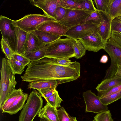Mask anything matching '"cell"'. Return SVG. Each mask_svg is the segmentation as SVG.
Masks as SVG:
<instances>
[{"label": "cell", "mask_w": 121, "mask_h": 121, "mask_svg": "<svg viewBox=\"0 0 121 121\" xmlns=\"http://www.w3.org/2000/svg\"><path fill=\"white\" fill-rule=\"evenodd\" d=\"M80 65L78 62L63 65L58 64L56 59L45 57L28 64L24 77L27 82L52 80L60 84L77 80L80 77Z\"/></svg>", "instance_id": "6da1fadb"}, {"label": "cell", "mask_w": 121, "mask_h": 121, "mask_svg": "<svg viewBox=\"0 0 121 121\" xmlns=\"http://www.w3.org/2000/svg\"><path fill=\"white\" fill-rule=\"evenodd\" d=\"M76 40L66 37L60 38L49 43L45 57L53 59H69L75 57L72 46Z\"/></svg>", "instance_id": "7a4b0ae2"}, {"label": "cell", "mask_w": 121, "mask_h": 121, "mask_svg": "<svg viewBox=\"0 0 121 121\" xmlns=\"http://www.w3.org/2000/svg\"><path fill=\"white\" fill-rule=\"evenodd\" d=\"M0 70V108L7 97L15 89L17 84L15 74L11 68L6 58L2 60Z\"/></svg>", "instance_id": "3957f363"}, {"label": "cell", "mask_w": 121, "mask_h": 121, "mask_svg": "<svg viewBox=\"0 0 121 121\" xmlns=\"http://www.w3.org/2000/svg\"><path fill=\"white\" fill-rule=\"evenodd\" d=\"M43 100L39 93L32 91L20 114L18 121H33L42 107Z\"/></svg>", "instance_id": "277c9868"}, {"label": "cell", "mask_w": 121, "mask_h": 121, "mask_svg": "<svg viewBox=\"0 0 121 121\" xmlns=\"http://www.w3.org/2000/svg\"><path fill=\"white\" fill-rule=\"evenodd\" d=\"M56 21L54 18L45 14H31L18 20H13L12 22L14 26L29 33L37 30L45 23Z\"/></svg>", "instance_id": "5b68a950"}, {"label": "cell", "mask_w": 121, "mask_h": 121, "mask_svg": "<svg viewBox=\"0 0 121 121\" xmlns=\"http://www.w3.org/2000/svg\"><path fill=\"white\" fill-rule=\"evenodd\" d=\"M13 20L1 15L0 16V30L2 38L12 50L16 53V26L12 23Z\"/></svg>", "instance_id": "8992f818"}, {"label": "cell", "mask_w": 121, "mask_h": 121, "mask_svg": "<svg viewBox=\"0 0 121 121\" xmlns=\"http://www.w3.org/2000/svg\"><path fill=\"white\" fill-rule=\"evenodd\" d=\"M66 9L64 17L58 22L69 29L79 24L93 12L81 9Z\"/></svg>", "instance_id": "52a82bcc"}, {"label": "cell", "mask_w": 121, "mask_h": 121, "mask_svg": "<svg viewBox=\"0 0 121 121\" xmlns=\"http://www.w3.org/2000/svg\"><path fill=\"white\" fill-rule=\"evenodd\" d=\"M82 95L86 104V112L98 113L108 110V106L104 104L98 96L91 90L84 92Z\"/></svg>", "instance_id": "ba28073f"}, {"label": "cell", "mask_w": 121, "mask_h": 121, "mask_svg": "<svg viewBox=\"0 0 121 121\" xmlns=\"http://www.w3.org/2000/svg\"><path fill=\"white\" fill-rule=\"evenodd\" d=\"M98 26L93 24H79L69 29L64 36L75 40L79 39L97 31Z\"/></svg>", "instance_id": "9c48e42d"}, {"label": "cell", "mask_w": 121, "mask_h": 121, "mask_svg": "<svg viewBox=\"0 0 121 121\" xmlns=\"http://www.w3.org/2000/svg\"><path fill=\"white\" fill-rule=\"evenodd\" d=\"M78 40L86 50L90 51L97 52L105 47V44L97 31Z\"/></svg>", "instance_id": "30bf717a"}, {"label": "cell", "mask_w": 121, "mask_h": 121, "mask_svg": "<svg viewBox=\"0 0 121 121\" xmlns=\"http://www.w3.org/2000/svg\"><path fill=\"white\" fill-rule=\"evenodd\" d=\"M99 12L101 15L102 19L100 23L98 26L97 32L105 44L111 37L112 20L106 12Z\"/></svg>", "instance_id": "8fae6325"}, {"label": "cell", "mask_w": 121, "mask_h": 121, "mask_svg": "<svg viewBox=\"0 0 121 121\" xmlns=\"http://www.w3.org/2000/svg\"><path fill=\"white\" fill-rule=\"evenodd\" d=\"M104 49L110 57L111 63L121 66V47L111 38L105 43Z\"/></svg>", "instance_id": "7c38bea8"}, {"label": "cell", "mask_w": 121, "mask_h": 121, "mask_svg": "<svg viewBox=\"0 0 121 121\" xmlns=\"http://www.w3.org/2000/svg\"><path fill=\"white\" fill-rule=\"evenodd\" d=\"M29 1L32 5L41 9L44 14L54 18L56 9L60 6L55 0H30Z\"/></svg>", "instance_id": "4fadbf2b"}, {"label": "cell", "mask_w": 121, "mask_h": 121, "mask_svg": "<svg viewBox=\"0 0 121 121\" xmlns=\"http://www.w3.org/2000/svg\"><path fill=\"white\" fill-rule=\"evenodd\" d=\"M68 29V28L56 21L45 23L40 26L37 30L61 37L64 36Z\"/></svg>", "instance_id": "5bb4252c"}, {"label": "cell", "mask_w": 121, "mask_h": 121, "mask_svg": "<svg viewBox=\"0 0 121 121\" xmlns=\"http://www.w3.org/2000/svg\"><path fill=\"white\" fill-rule=\"evenodd\" d=\"M16 53L24 55L27 45L29 33L16 26Z\"/></svg>", "instance_id": "9a60e30c"}, {"label": "cell", "mask_w": 121, "mask_h": 121, "mask_svg": "<svg viewBox=\"0 0 121 121\" xmlns=\"http://www.w3.org/2000/svg\"><path fill=\"white\" fill-rule=\"evenodd\" d=\"M38 117L40 118H45L49 121H60L57 108L47 103L39 111Z\"/></svg>", "instance_id": "2e32d148"}, {"label": "cell", "mask_w": 121, "mask_h": 121, "mask_svg": "<svg viewBox=\"0 0 121 121\" xmlns=\"http://www.w3.org/2000/svg\"><path fill=\"white\" fill-rule=\"evenodd\" d=\"M45 44L41 42L37 36L32 32L29 33L27 45L23 56L38 49Z\"/></svg>", "instance_id": "e0dca14e"}, {"label": "cell", "mask_w": 121, "mask_h": 121, "mask_svg": "<svg viewBox=\"0 0 121 121\" xmlns=\"http://www.w3.org/2000/svg\"><path fill=\"white\" fill-rule=\"evenodd\" d=\"M28 98V94L23 92L15 100L5 113L11 115L16 114L23 108Z\"/></svg>", "instance_id": "ac0fdd59"}, {"label": "cell", "mask_w": 121, "mask_h": 121, "mask_svg": "<svg viewBox=\"0 0 121 121\" xmlns=\"http://www.w3.org/2000/svg\"><path fill=\"white\" fill-rule=\"evenodd\" d=\"M106 12L112 20L121 16V0H109Z\"/></svg>", "instance_id": "d6986e66"}, {"label": "cell", "mask_w": 121, "mask_h": 121, "mask_svg": "<svg viewBox=\"0 0 121 121\" xmlns=\"http://www.w3.org/2000/svg\"><path fill=\"white\" fill-rule=\"evenodd\" d=\"M58 82L56 80H45L35 81L29 82L28 85V89H33L39 90L44 88H56L58 85Z\"/></svg>", "instance_id": "ffe728a7"}, {"label": "cell", "mask_w": 121, "mask_h": 121, "mask_svg": "<svg viewBox=\"0 0 121 121\" xmlns=\"http://www.w3.org/2000/svg\"><path fill=\"white\" fill-rule=\"evenodd\" d=\"M121 84V77H115L103 80L98 84L96 89L97 91H104Z\"/></svg>", "instance_id": "44dd1931"}, {"label": "cell", "mask_w": 121, "mask_h": 121, "mask_svg": "<svg viewBox=\"0 0 121 121\" xmlns=\"http://www.w3.org/2000/svg\"><path fill=\"white\" fill-rule=\"evenodd\" d=\"M31 32L35 35L41 42L45 44L51 43L61 37L49 32L37 30Z\"/></svg>", "instance_id": "7402d4cb"}, {"label": "cell", "mask_w": 121, "mask_h": 121, "mask_svg": "<svg viewBox=\"0 0 121 121\" xmlns=\"http://www.w3.org/2000/svg\"><path fill=\"white\" fill-rule=\"evenodd\" d=\"M49 43L45 44L40 48L30 52L24 56L29 59L31 62L38 61L45 57Z\"/></svg>", "instance_id": "603a6c76"}, {"label": "cell", "mask_w": 121, "mask_h": 121, "mask_svg": "<svg viewBox=\"0 0 121 121\" xmlns=\"http://www.w3.org/2000/svg\"><path fill=\"white\" fill-rule=\"evenodd\" d=\"M23 93V90L21 88L15 89L7 97L0 108L2 112L5 113L15 100Z\"/></svg>", "instance_id": "cb8c5ba5"}, {"label": "cell", "mask_w": 121, "mask_h": 121, "mask_svg": "<svg viewBox=\"0 0 121 121\" xmlns=\"http://www.w3.org/2000/svg\"><path fill=\"white\" fill-rule=\"evenodd\" d=\"M115 77H121V66L111 63L106 70L103 80Z\"/></svg>", "instance_id": "d4e9b609"}, {"label": "cell", "mask_w": 121, "mask_h": 121, "mask_svg": "<svg viewBox=\"0 0 121 121\" xmlns=\"http://www.w3.org/2000/svg\"><path fill=\"white\" fill-rule=\"evenodd\" d=\"M102 16L99 11L97 10L92 12L87 18L81 22L79 24H86L98 25L101 22Z\"/></svg>", "instance_id": "484cf974"}, {"label": "cell", "mask_w": 121, "mask_h": 121, "mask_svg": "<svg viewBox=\"0 0 121 121\" xmlns=\"http://www.w3.org/2000/svg\"><path fill=\"white\" fill-rule=\"evenodd\" d=\"M7 60L11 68L14 73L21 74L24 71L25 66L13 58Z\"/></svg>", "instance_id": "4316f807"}, {"label": "cell", "mask_w": 121, "mask_h": 121, "mask_svg": "<svg viewBox=\"0 0 121 121\" xmlns=\"http://www.w3.org/2000/svg\"><path fill=\"white\" fill-rule=\"evenodd\" d=\"M55 1L60 6L66 9H81L76 0H55Z\"/></svg>", "instance_id": "83f0119b"}, {"label": "cell", "mask_w": 121, "mask_h": 121, "mask_svg": "<svg viewBox=\"0 0 121 121\" xmlns=\"http://www.w3.org/2000/svg\"><path fill=\"white\" fill-rule=\"evenodd\" d=\"M45 99L47 103L49 105L56 108L61 107V103L63 101L59 96L56 89L51 96Z\"/></svg>", "instance_id": "f1b7e54d"}, {"label": "cell", "mask_w": 121, "mask_h": 121, "mask_svg": "<svg viewBox=\"0 0 121 121\" xmlns=\"http://www.w3.org/2000/svg\"><path fill=\"white\" fill-rule=\"evenodd\" d=\"M72 48L75 54V57L77 59L81 58L84 56L86 50L78 39L76 40L72 46Z\"/></svg>", "instance_id": "f546056e"}, {"label": "cell", "mask_w": 121, "mask_h": 121, "mask_svg": "<svg viewBox=\"0 0 121 121\" xmlns=\"http://www.w3.org/2000/svg\"><path fill=\"white\" fill-rule=\"evenodd\" d=\"M99 98L104 104L108 106L121 98V91Z\"/></svg>", "instance_id": "4dcf8cb0"}, {"label": "cell", "mask_w": 121, "mask_h": 121, "mask_svg": "<svg viewBox=\"0 0 121 121\" xmlns=\"http://www.w3.org/2000/svg\"><path fill=\"white\" fill-rule=\"evenodd\" d=\"M81 9L94 12L97 9L95 7L92 0H76Z\"/></svg>", "instance_id": "1f68e13d"}, {"label": "cell", "mask_w": 121, "mask_h": 121, "mask_svg": "<svg viewBox=\"0 0 121 121\" xmlns=\"http://www.w3.org/2000/svg\"><path fill=\"white\" fill-rule=\"evenodd\" d=\"M0 43L2 51L5 54L6 58L7 59H9L13 58L16 53L12 50L2 38Z\"/></svg>", "instance_id": "d6a6232c"}, {"label": "cell", "mask_w": 121, "mask_h": 121, "mask_svg": "<svg viewBox=\"0 0 121 121\" xmlns=\"http://www.w3.org/2000/svg\"><path fill=\"white\" fill-rule=\"evenodd\" d=\"M57 111L60 121H77L76 117L70 116L63 107H61Z\"/></svg>", "instance_id": "836d02e7"}, {"label": "cell", "mask_w": 121, "mask_h": 121, "mask_svg": "<svg viewBox=\"0 0 121 121\" xmlns=\"http://www.w3.org/2000/svg\"><path fill=\"white\" fill-rule=\"evenodd\" d=\"M94 119L97 121H113L114 120L110 110L102 112L97 114L94 117Z\"/></svg>", "instance_id": "e575fe53"}, {"label": "cell", "mask_w": 121, "mask_h": 121, "mask_svg": "<svg viewBox=\"0 0 121 121\" xmlns=\"http://www.w3.org/2000/svg\"><path fill=\"white\" fill-rule=\"evenodd\" d=\"M109 0H95L97 9L99 11L106 12Z\"/></svg>", "instance_id": "d590c367"}, {"label": "cell", "mask_w": 121, "mask_h": 121, "mask_svg": "<svg viewBox=\"0 0 121 121\" xmlns=\"http://www.w3.org/2000/svg\"><path fill=\"white\" fill-rule=\"evenodd\" d=\"M120 91H121V84L106 91H98L97 96L99 98H100Z\"/></svg>", "instance_id": "8d00e7d4"}, {"label": "cell", "mask_w": 121, "mask_h": 121, "mask_svg": "<svg viewBox=\"0 0 121 121\" xmlns=\"http://www.w3.org/2000/svg\"><path fill=\"white\" fill-rule=\"evenodd\" d=\"M66 9L59 6L56 8L55 13V18L56 21L58 22L62 20L66 13Z\"/></svg>", "instance_id": "74e56055"}, {"label": "cell", "mask_w": 121, "mask_h": 121, "mask_svg": "<svg viewBox=\"0 0 121 121\" xmlns=\"http://www.w3.org/2000/svg\"><path fill=\"white\" fill-rule=\"evenodd\" d=\"M112 31L121 33V22L117 17L112 21L111 32Z\"/></svg>", "instance_id": "f35d334b"}, {"label": "cell", "mask_w": 121, "mask_h": 121, "mask_svg": "<svg viewBox=\"0 0 121 121\" xmlns=\"http://www.w3.org/2000/svg\"><path fill=\"white\" fill-rule=\"evenodd\" d=\"M56 88H48L39 90L41 96L45 99L51 96L54 92Z\"/></svg>", "instance_id": "ab89813d"}, {"label": "cell", "mask_w": 121, "mask_h": 121, "mask_svg": "<svg viewBox=\"0 0 121 121\" xmlns=\"http://www.w3.org/2000/svg\"><path fill=\"white\" fill-rule=\"evenodd\" d=\"M13 58L21 62L25 66L31 62L30 60L27 58L16 53L14 54Z\"/></svg>", "instance_id": "60d3db41"}, {"label": "cell", "mask_w": 121, "mask_h": 121, "mask_svg": "<svg viewBox=\"0 0 121 121\" xmlns=\"http://www.w3.org/2000/svg\"><path fill=\"white\" fill-rule=\"evenodd\" d=\"M111 38L121 47V33L112 31L111 32Z\"/></svg>", "instance_id": "b9f144b4"}, {"label": "cell", "mask_w": 121, "mask_h": 121, "mask_svg": "<svg viewBox=\"0 0 121 121\" xmlns=\"http://www.w3.org/2000/svg\"><path fill=\"white\" fill-rule=\"evenodd\" d=\"M56 59L57 62L58 64L63 65H69L71 64L72 62L69 59Z\"/></svg>", "instance_id": "7bdbcfd3"}, {"label": "cell", "mask_w": 121, "mask_h": 121, "mask_svg": "<svg viewBox=\"0 0 121 121\" xmlns=\"http://www.w3.org/2000/svg\"><path fill=\"white\" fill-rule=\"evenodd\" d=\"M108 57L106 55H104L101 57L100 62L103 63H106L107 62L108 60Z\"/></svg>", "instance_id": "ee69618b"}, {"label": "cell", "mask_w": 121, "mask_h": 121, "mask_svg": "<svg viewBox=\"0 0 121 121\" xmlns=\"http://www.w3.org/2000/svg\"><path fill=\"white\" fill-rule=\"evenodd\" d=\"M40 121H49L45 118H40Z\"/></svg>", "instance_id": "f6af8a7d"}, {"label": "cell", "mask_w": 121, "mask_h": 121, "mask_svg": "<svg viewBox=\"0 0 121 121\" xmlns=\"http://www.w3.org/2000/svg\"><path fill=\"white\" fill-rule=\"evenodd\" d=\"M118 18L119 21L121 22V16L117 17Z\"/></svg>", "instance_id": "bcb514c9"}, {"label": "cell", "mask_w": 121, "mask_h": 121, "mask_svg": "<svg viewBox=\"0 0 121 121\" xmlns=\"http://www.w3.org/2000/svg\"><path fill=\"white\" fill-rule=\"evenodd\" d=\"M92 121H97V120L95 119Z\"/></svg>", "instance_id": "7dc6e473"}]
</instances>
